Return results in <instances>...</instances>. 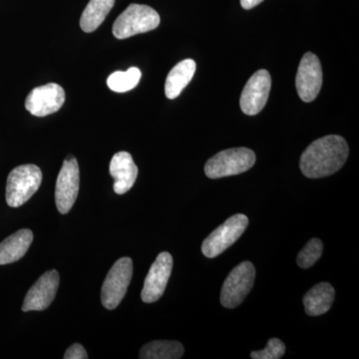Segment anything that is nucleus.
<instances>
[{"instance_id": "nucleus-8", "label": "nucleus", "mask_w": 359, "mask_h": 359, "mask_svg": "<svg viewBox=\"0 0 359 359\" xmlns=\"http://www.w3.org/2000/svg\"><path fill=\"white\" fill-rule=\"evenodd\" d=\"M79 185L80 172L76 158H68L63 162L56 181V207L61 214H68L72 209L79 193Z\"/></svg>"}, {"instance_id": "nucleus-16", "label": "nucleus", "mask_w": 359, "mask_h": 359, "mask_svg": "<svg viewBox=\"0 0 359 359\" xmlns=\"http://www.w3.org/2000/svg\"><path fill=\"white\" fill-rule=\"evenodd\" d=\"M334 297L335 290L330 283H318L304 297L306 313L311 316H318L327 313L334 304Z\"/></svg>"}, {"instance_id": "nucleus-4", "label": "nucleus", "mask_w": 359, "mask_h": 359, "mask_svg": "<svg viewBox=\"0 0 359 359\" xmlns=\"http://www.w3.org/2000/svg\"><path fill=\"white\" fill-rule=\"evenodd\" d=\"M255 163L256 154L250 149H228L208 161L205 166V173L210 179L235 176L249 171Z\"/></svg>"}, {"instance_id": "nucleus-11", "label": "nucleus", "mask_w": 359, "mask_h": 359, "mask_svg": "<svg viewBox=\"0 0 359 359\" xmlns=\"http://www.w3.org/2000/svg\"><path fill=\"white\" fill-rule=\"evenodd\" d=\"M65 102V92L60 85L49 83L36 87L28 94L25 108L37 117H45L61 109Z\"/></svg>"}, {"instance_id": "nucleus-18", "label": "nucleus", "mask_w": 359, "mask_h": 359, "mask_svg": "<svg viewBox=\"0 0 359 359\" xmlns=\"http://www.w3.org/2000/svg\"><path fill=\"white\" fill-rule=\"evenodd\" d=\"M114 4L115 0H90L80 20L81 29L86 33L95 32L102 25Z\"/></svg>"}, {"instance_id": "nucleus-15", "label": "nucleus", "mask_w": 359, "mask_h": 359, "mask_svg": "<svg viewBox=\"0 0 359 359\" xmlns=\"http://www.w3.org/2000/svg\"><path fill=\"white\" fill-rule=\"evenodd\" d=\"M32 241V231L28 229H23L9 236L0 243V264L4 266L20 261L25 256Z\"/></svg>"}, {"instance_id": "nucleus-23", "label": "nucleus", "mask_w": 359, "mask_h": 359, "mask_svg": "<svg viewBox=\"0 0 359 359\" xmlns=\"http://www.w3.org/2000/svg\"><path fill=\"white\" fill-rule=\"evenodd\" d=\"M88 358V355H87L86 351L81 344H74L73 346H71L66 351L65 354V359H87Z\"/></svg>"}, {"instance_id": "nucleus-24", "label": "nucleus", "mask_w": 359, "mask_h": 359, "mask_svg": "<svg viewBox=\"0 0 359 359\" xmlns=\"http://www.w3.org/2000/svg\"><path fill=\"white\" fill-rule=\"evenodd\" d=\"M264 0H241V6H242L243 8L249 9L254 8L257 6H259V4H262Z\"/></svg>"}, {"instance_id": "nucleus-13", "label": "nucleus", "mask_w": 359, "mask_h": 359, "mask_svg": "<svg viewBox=\"0 0 359 359\" xmlns=\"http://www.w3.org/2000/svg\"><path fill=\"white\" fill-rule=\"evenodd\" d=\"M59 287V273L55 269L46 271L28 290L22 311H41L48 308L55 299Z\"/></svg>"}, {"instance_id": "nucleus-19", "label": "nucleus", "mask_w": 359, "mask_h": 359, "mask_svg": "<svg viewBox=\"0 0 359 359\" xmlns=\"http://www.w3.org/2000/svg\"><path fill=\"white\" fill-rule=\"evenodd\" d=\"M185 353L183 344L171 340H155L145 344L140 351L141 359H179Z\"/></svg>"}, {"instance_id": "nucleus-9", "label": "nucleus", "mask_w": 359, "mask_h": 359, "mask_svg": "<svg viewBox=\"0 0 359 359\" xmlns=\"http://www.w3.org/2000/svg\"><path fill=\"white\" fill-rule=\"evenodd\" d=\"M297 91L304 102H311L318 97L323 85V69L320 59L313 53L304 54L297 70Z\"/></svg>"}, {"instance_id": "nucleus-7", "label": "nucleus", "mask_w": 359, "mask_h": 359, "mask_svg": "<svg viewBox=\"0 0 359 359\" xmlns=\"http://www.w3.org/2000/svg\"><path fill=\"white\" fill-rule=\"evenodd\" d=\"M256 269L250 262L238 264L224 280L221 292L222 306L235 309L240 306L254 287Z\"/></svg>"}, {"instance_id": "nucleus-22", "label": "nucleus", "mask_w": 359, "mask_h": 359, "mask_svg": "<svg viewBox=\"0 0 359 359\" xmlns=\"http://www.w3.org/2000/svg\"><path fill=\"white\" fill-rule=\"evenodd\" d=\"M285 346L282 340L271 339L263 351H252L250 358L254 359H280L285 355Z\"/></svg>"}, {"instance_id": "nucleus-20", "label": "nucleus", "mask_w": 359, "mask_h": 359, "mask_svg": "<svg viewBox=\"0 0 359 359\" xmlns=\"http://www.w3.org/2000/svg\"><path fill=\"white\" fill-rule=\"evenodd\" d=\"M141 79V71L139 68L131 67L125 71H116L107 79L108 87L117 93H124L134 89Z\"/></svg>"}, {"instance_id": "nucleus-1", "label": "nucleus", "mask_w": 359, "mask_h": 359, "mask_svg": "<svg viewBox=\"0 0 359 359\" xmlns=\"http://www.w3.org/2000/svg\"><path fill=\"white\" fill-rule=\"evenodd\" d=\"M349 148L341 136L330 135L313 142L302 153L299 167L311 179L323 178L339 171L348 158Z\"/></svg>"}, {"instance_id": "nucleus-14", "label": "nucleus", "mask_w": 359, "mask_h": 359, "mask_svg": "<svg viewBox=\"0 0 359 359\" xmlns=\"http://www.w3.org/2000/svg\"><path fill=\"white\" fill-rule=\"evenodd\" d=\"M110 174L114 178V192L124 195L131 190L138 177V167L128 152H118L110 162Z\"/></svg>"}, {"instance_id": "nucleus-21", "label": "nucleus", "mask_w": 359, "mask_h": 359, "mask_svg": "<svg viewBox=\"0 0 359 359\" xmlns=\"http://www.w3.org/2000/svg\"><path fill=\"white\" fill-rule=\"evenodd\" d=\"M323 252V244L320 238H311L299 252L297 263L299 268L309 269L320 259Z\"/></svg>"}, {"instance_id": "nucleus-3", "label": "nucleus", "mask_w": 359, "mask_h": 359, "mask_svg": "<svg viewBox=\"0 0 359 359\" xmlns=\"http://www.w3.org/2000/svg\"><path fill=\"white\" fill-rule=\"evenodd\" d=\"M41 183L42 172L36 165L16 167L7 178V205L11 208H18L25 204L37 192Z\"/></svg>"}, {"instance_id": "nucleus-5", "label": "nucleus", "mask_w": 359, "mask_h": 359, "mask_svg": "<svg viewBox=\"0 0 359 359\" xmlns=\"http://www.w3.org/2000/svg\"><path fill=\"white\" fill-rule=\"evenodd\" d=\"M249 226V219L245 215L237 214L226 219L221 226L212 231L203 242L202 252L209 259L219 256L224 250L241 238Z\"/></svg>"}, {"instance_id": "nucleus-17", "label": "nucleus", "mask_w": 359, "mask_h": 359, "mask_svg": "<svg viewBox=\"0 0 359 359\" xmlns=\"http://www.w3.org/2000/svg\"><path fill=\"white\" fill-rule=\"evenodd\" d=\"M196 69L197 65L193 59H185L175 66L168 74L165 83V94L167 98H177L193 79Z\"/></svg>"}, {"instance_id": "nucleus-2", "label": "nucleus", "mask_w": 359, "mask_h": 359, "mask_svg": "<svg viewBox=\"0 0 359 359\" xmlns=\"http://www.w3.org/2000/svg\"><path fill=\"white\" fill-rule=\"evenodd\" d=\"M160 25V15L155 9L142 4H131L120 14L113 25L117 39H126L140 33L154 30Z\"/></svg>"}, {"instance_id": "nucleus-10", "label": "nucleus", "mask_w": 359, "mask_h": 359, "mask_svg": "<svg viewBox=\"0 0 359 359\" xmlns=\"http://www.w3.org/2000/svg\"><path fill=\"white\" fill-rule=\"evenodd\" d=\"M172 269H173V257L169 252H161L154 264L151 266L150 271L146 276L141 292L142 301L146 304L159 301L166 290Z\"/></svg>"}, {"instance_id": "nucleus-6", "label": "nucleus", "mask_w": 359, "mask_h": 359, "mask_svg": "<svg viewBox=\"0 0 359 359\" xmlns=\"http://www.w3.org/2000/svg\"><path fill=\"white\" fill-rule=\"evenodd\" d=\"M133 276V262L130 257L118 259L104 280L101 301L104 308L115 309L124 299Z\"/></svg>"}, {"instance_id": "nucleus-12", "label": "nucleus", "mask_w": 359, "mask_h": 359, "mask_svg": "<svg viewBox=\"0 0 359 359\" xmlns=\"http://www.w3.org/2000/svg\"><path fill=\"white\" fill-rule=\"evenodd\" d=\"M271 77L268 71H257L245 84L241 96V109L245 114H259L268 102Z\"/></svg>"}]
</instances>
